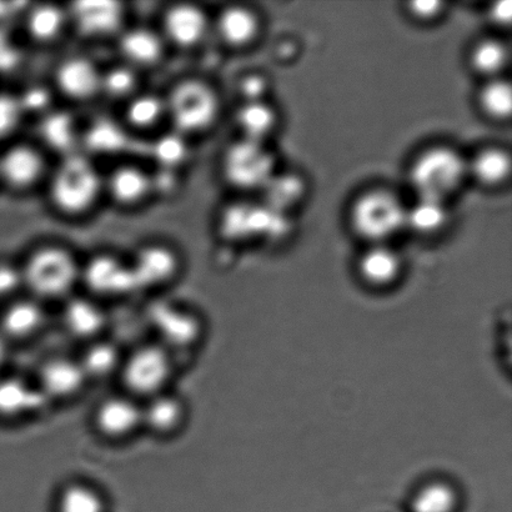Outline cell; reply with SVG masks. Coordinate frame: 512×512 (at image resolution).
Instances as JSON below:
<instances>
[{"instance_id": "cell-1", "label": "cell", "mask_w": 512, "mask_h": 512, "mask_svg": "<svg viewBox=\"0 0 512 512\" xmlns=\"http://www.w3.org/2000/svg\"><path fill=\"white\" fill-rule=\"evenodd\" d=\"M80 268L82 265L68 249L44 245L34 249L20 266L23 288L44 304L47 301L63 303L80 283Z\"/></svg>"}, {"instance_id": "cell-2", "label": "cell", "mask_w": 512, "mask_h": 512, "mask_svg": "<svg viewBox=\"0 0 512 512\" xmlns=\"http://www.w3.org/2000/svg\"><path fill=\"white\" fill-rule=\"evenodd\" d=\"M104 192V179L88 155L75 152L60 159L49 180V202L58 212L88 213Z\"/></svg>"}, {"instance_id": "cell-3", "label": "cell", "mask_w": 512, "mask_h": 512, "mask_svg": "<svg viewBox=\"0 0 512 512\" xmlns=\"http://www.w3.org/2000/svg\"><path fill=\"white\" fill-rule=\"evenodd\" d=\"M177 374V355L155 340L124 353L118 374L124 393L139 401L172 390Z\"/></svg>"}, {"instance_id": "cell-4", "label": "cell", "mask_w": 512, "mask_h": 512, "mask_svg": "<svg viewBox=\"0 0 512 512\" xmlns=\"http://www.w3.org/2000/svg\"><path fill=\"white\" fill-rule=\"evenodd\" d=\"M468 178V158L445 144L421 150L409 167V182L416 197L449 202Z\"/></svg>"}, {"instance_id": "cell-5", "label": "cell", "mask_w": 512, "mask_h": 512, "mask_svg": "<svg viewBox=\"0 0 512 512\" xmlns=\"http://www.w3.org/2000/svg\"><path fill=\"white\" fill-rule=\"evenodd\" d=\"M406 205L386 188H371L358 195L349 209V224L366 245L390 244L406 229Z\"/></svg>"}, {"instance_id": "cell-6", "label": "cell", "mask_w": 512, "mask_h": 512, "mask_svg": "<svg viewBox=\"0 0 512 512\" xmlns=\"http://www.w3.org/2000/svg\"><path fill=\"white\" fill-rule=\"evenodd\" d=\"M165 107L175 132L184 137L212 128L220 113L217 92L200 79H185L175 85L165 98Z\"/></svg>"}, {"instance_id": "cell-7", "label": "cell", "mask_w": 512, "mask_h": 512, "mask_svg": "<svg viewBox=\"0 0 512 512\" xmlns=\"http://www.w3.org/2000/svg\"><path fill=\"white\" fill-rule=\"evenodd\" d=\"M147 320L154 331V340L177 356L198 348L207 330L198 311L167 300L150 304Z\"/></svg>"}, {"instance_id": "cell-8", "label": "cell", "mask_w": 512, "mask_h": 512, "mask_svg": "<svg viewBox=\"0 0 512 512\" xmlns=\"http://www.w3.org/2000/svg\"><path fill=\"white\" fill-rule=\"evenodd\" d=\"M275 159L265 143L239 139L225 150L222 173L240 190L264 189L275 174Z\"/></svg>"}, {"instance_id": "cell-9", "label": "cell", "mask_w": 512, "mask_h": 512, "mask_svg": "<svg viewBox=\"0 0 512 512\" xmlns=\"http://www.w3.org/2000/svg\"><path fill=\"white\" fill-rule=\"evenodd\" d=\"M95 433L109 443H124L143 433L142 401L127 393L104 396L90 419Z\"/></svg>"}, {"instance_id": "cell-10", "label": "cell", "mask_w": 512, "mask_h": 512, "mask_svg": "<svg viewBox=\"0 0 512 512\" xmlns=\"http://www.w3.org/2000/svg\"><path fill=\"white\" fill-rule=\"evenodd\" d=\"M80 283L99 301L128 298L139 293L129 261L112 254H98L80 268Z\"/></svg>"}, {"instance_id": "cell-11", "label": "cell", "mask_w": 512, "mask_h": 512, "mask_svg": "<svg viewBox=\"0 0 512 512\" xmlns=\"http://www.w3.org/2000/svg\"><path fill=\"white\" fill-rule=\"evenodd\" d=\"M355 276L365 290L388 294L404 280L406 265L403 255L390 244H370L355 260Z\"/></svg>"}, {"instance_id": "cell-12", "label": "cell", "mask_w": 512, "mask_h": 512, "mask_svg": "<svg viewBox=\"0 0 512 512\" xmlns=\"http://www.w3.org/2000/svg\"><path fill=\"white\" fill-rule=\"evenodd\" d=\"M34 380L50 404L77 399L89 385L77 356L68 355H54L43 360Z\"/></svg>"}, {"instance_id": "cell-13", "label": "cell", "mask_w": 512, "mask_h": 512, "mask_svg": "<svg viewBox=\"0 0 512 512\" xmlns=\"http://www.w3.org/2000/svg\"><path fill=\"white\" fill-rule=\"evenodd\" d=\"M465 490L446 474H430L415 483L406 499L409 512H461Z\"/></svg>"}, {"instance_id": "cell-14", "label": "cell", "mask_w": 512, "mask_h": 512, "mask_svg": "<svg viewBox=\"0 0 512 512\" xmlns=\"http://www.w3.org/2000/svg\"><path fill=\"white\" fill-rule=\"evenodd\" d=\"M138 290H155L173 283L182 269L177 252L163 244L140 248L129 261Z\"/></svg>"}, {"instance_id": "cell-15", "label": "cell", "mask_w": 512, "mask_h": 512, "mask_svg": "<svg viewBox=\"0 0 512 512\" xmlns=\"http://www.w3.org/2000/svg\"><path fill=\"white\" fill-rule=\"evenodd\" d=\"M143 431L154 438L168 440L178 436L189 420L187 401L175 391L142 401Z\"/></svg>"}, {"instance_id": "cell-16", "label": "cell", "mask_w": 512, "mask_h": 512, "mask_svg": "<svg viewBox=\"0 0 512 512\" xmlns=\"http://www.w3.org/2000/svg\"><path fill=\"white\" fill-rule=\"evenodd\" d=\"M52 405L35 380L0 375V419L24 421L43 414Z\"/></svg>"}, {"instance_id": "cell-17", "label": "cell", "mask_w": 512, "mask_h": 512, "mask_svg": "<svg viewBox=\"0 0 512 512\" xmlns=\"http://www.w3.org/2000/svg\"><path fill=\"white\" fill-rule=\"evenodd\" d=\"M60 321L68 335L83 344L103 338L109 318L102 301L92 296H69L63 301Z\"/></svg>"}, {"instance_id": "cell-18", "label": "cell", "mask_w": 512, "mask_h": 512, "mask_svg": "<svg viewBox=\"0 0 512 512\" xmlns=\"http://www.w3.org/2000/svg\"><path fill=\"white\" fill-rule=\"evenodd\" d=\"M47 163L42 150L28 143H14L0 153V182L24 192L44 177Z\"/></svg>"}, {"instance_id": "cell-19", "label": "cell", "mask_w": 512, "mask_h": 512, "mask_svg": "<svg viewBox=\"0 0 512 512\" xmlns=\"http://www.w3.org/2000/svg\"><path fill=\"white\" fill-rule=\"evenodd\" d=\"M48 313L44 303L32 296L9 300L0 314V334L8 341L35 338L45 329Z\"/></svg>"}, {"instance_id": "cell-20", "label": "cell", "mask_w": 512, "mask_h": 512, "mask_svg": "<svg viewBox=\"0 0 512 512\" xmlns=\"http://www.w3.org/2000/svg\"><path fill=\"white\" fill-rule=\"evenodd\" d=\"M209 27L208 14L195 4H174L163 15L164 37L179 48L189 49L202 43Z\"/></svg>"}, {"instance_id": "cell-21", "label": "cell", "mask_w": 512, "mask_h": 512, "mask_svg": "<svg viewBox=\"0 0 512 512\" xmlns=\"http://www.w3.org/2000/svg\"><path fill=\"white\" fill-rule=\"evenodd\" d=\"M54 79L64 97L85 102L100 93L102 70L88 58L70 57L59 63Z\"/></svg>"}, {"instance_id": "cell-22", "label": "cell", "mask_w": 512, "mask_h": 512, "mask_svg": "<svg viewBox=\"0 0 512 512\" xmlns=\"http://www.w3.org/2000/svg\"><path fill=\"white\" fill-rule=\"evenodd\" d=\"M69 19L88 37H107L122 32L123 5L115 2H82L70 5Z\"/></svg>"}, {"instance_id": "cell-23", "label": "cell", "mask_w": 512, "mask_h": 512, "mask_svg": "<svg viewBox=\"0 0 512 512\" xmlns=\"http://www.w3.org/2000/svg\"><path fill=\"white\" fill-rule=\"evenodd\" d=\"M104 190L114 203L134 207L152 194V180L150 174L138 165L122 164L104 179Z\"/></svg>"}, {"instance_id": "cell-24", "label": "cell", "mask_w": 512, "mask_h": 512, "mask_svg": "<svg viewBox=\"0 0 512 512\" xmlns=\"http://www.w3.org/2000/svg\"><path fill=\"white\" fill-rule=\"evenodd\" d=\"M215 29L224 44L235 49L253 44L259 37L261 20L259 14L245 5H229L219 13Z\"/></svg>"}, {"instance_id": "cell-25", "label": "cell", "mask_w": 512, "mask_h": 512, "mask_svg": "<svg viewBox=\"0 0 512 512\" xmlns=\"http://www.w3.org/2000/svg\"><path fill=\"white\" fill-rule=\"evenodd\" d=\"M118 47L125 64L132 68L150 67L162 59L164 39L153 29L135 27L120 32Z\"/></svg>"}, {"instance_id": "cell-26", "label": "cell", "mask_w": 512, "mask_h": 512, "mask_svg": "<svg viewBox=\"0 0 512 512\" xmlns=\"http://www.w3.org/2000/svg\"><path fill=\"white\" fill-rule=\"evenodd\" d=\"M124 353L114 341L103 338L84 344L77 358L90 383L118 378Z\"/></svg>"}, {"instance_id": "cell-27", "label": "cell", "mask_w": 512, "mask_h": 512, "mask_svg": "<svg viewBox=\"0 0 512 512\" xmlns=\"http://www.w3.org/2000/svg\"><path fill=\"white\" fill-rule=\"evenodd\" d=\"M39 135L42 142L62 158L78 152V144L82 143V132H79L72 114L64 110L52 109L45 113L40 119Z\"/></svg>"}, {"instance_id": "cell-28", "label": "cell", "mask_w": 512, "mask_h": 512, "mask_svg": "<svg viewBox=\"0 0 512 512\" xmlns=\"http://www.w3.org/2000/svg\"><path fill=\"white\" fill-rule=\"evenodd\" d=\"M55 512H108L107 495L98 485L82 479H73L57 490Z\"/></svg>"}, {"instance_id": "cell-29", "label": "cell", "mask_w": 512, "mask_h": 512, "mask_svg": "<svg viewBox=\"0 0 512 512\" xmlns=\"http://www.w3.org/2000/svg\"><path fill=\"white\" fill-rule=\"evenodd\" d=\"M469 178L485 188H498L508 182L511 175V157L501 147H486L468 159Z\"/></svg>"}, {"instance_id": "cell-30", "label": "cell", "mask_w": 512, "mask_h": 512, "mask_svg": "<svg viewBox=\"0 0 512 512\" xmlns=\"http://www.w3.org/2000/svg\"><path fill=\"white\" fill-rule=\"evenodd\" d=\"M450 222L449 202L446 200L416 197L406 209V229L420 235H434Z\"/></svg>"}, {"instance_id": "cell-31", "label": "cell", "mask_w": 512, "mask_h": 512, "mask_svg": "<svg viewBox=\"0 0 512 512\" xmlns=\"http://www.w3.org/2000/svg\"><path fill=\"white\" fill-rule=\"evenodd\" d=\"M237 124L243 139L265 143L278 128L279 115L266 100L244 102L237 112Z\"/></svg>"}, {"instance_id": "cell-32", "label": "cell", "mask_w": 512, "mask_h": 512, "mask_svg": "<svg viewBox=\"0 0 512 512\" xmlns=\"http://www.w3.org/2000/svg\"><path fill=\"white\" fill-rule=\"evenodd\" d=\"M68 12L54 4H39L29 10L25 27L29 37L37 43H52L63 33L68 23Z\"/></svg>"}, {"instance_id": "cell-33", "label": "cell", "mask_w": 512, "mask_h": 512, "mask_svg": "<svg viewBox=\"0 0 512 512\" xmlns=\"http://www.w3.org/2000/svg\"><path fill=\"white\" fill-rule=\"evenodd\" d=\"M469 63L475 73L488 80L500 78L510 63L509 45L495 38L480 40L470 50Z\"/></svg>"}, {"instance_id": "cell-34", "label": "cell", "mask_w": 512, "mask_h": 512, "mask_svg": "<svg viewBox=\"0 0 512 512\" xmlns=\"http://www.w3.org/2000/svg\"><path fill=\"white\" fill-rule=\"evenodd\" d=\"M265 220H268L263 210L250 207L248 204L233 205L219 220L220 232L230 239L247 238L260 232Z\"/></svg>"}, {"instance_id": "cell-35", "label": "cell", "mask_w": 512, "mask_h": 512, "mask_svg": "<svg viewBox=\"0 0 512 512\" xmlns=\"http://www.w3.org/2000/svg\"><path fill=\"white\" fill-rule=\"evenodd\" d=\"M124 115L134 129H153L167 117L165 98L152 93L135 94L127 100Z\"/></svg>"}, {"instance_id": "cell-36", "label": "cell", "mask_w": 512, "mask_h": 512, "mask_svg": "<svg viewBox=\"0 0 512 512\" xmlns=\"http://www.w3.org/2000/svg\"><path fill=\"white\" fill-rule=\"evenodd\" d=\"M82 143L89 152L114 154L127 145V133L114 120L98 119L82 134Z\"/></svg>"}, {"instance_id": "cell-37", "label": "cell", "mask_w": 512, "mask_h": 512, "mask_svg": "<svg viewBox=\"0 0 512 512\" xmlns=\"http://www.w3.org/2000/svg\"><path fill=\"white\" fill-rule=\"evenodd\" d=\"M478 105L486 117L505 122L511 117L512 88L510 82L503 78L486 80L478 93Z\"/></svg>"}, {"instance_id": "cell-38", "label": "cell", "mask_w": 512, "mask_h": 512, "mask_svg": "<svg viewBox=\"0 0 512 512\" xmlns=\"http://www.w3.org/2000/svg\"><path fill=\"white\" fill-rule=\"evenodd\" d=\"M152 154L159 168L178 170L189 158L187 140L183 134L173 130L155 140Z\"/></svg>"}, {"instance_id": "cell-39", "label": "cell", "mask_w": 512, "mask_h": 512, "mask_svg": "<svg viewBox=\"0 0 512 512\" xmlns=\"http://www.w3.org/2000/svg\"><path fill=\"white\" fill-rule=\"evenodd\" d=\"M138 77L135 69L128 64L117 65L103 72L100 93L114 100H128L137 94Z\"/></svg>"}, {"instance_id": "cell-40", "label": "cell", "mask_w": 512, "mask_h": 512, "mask_svg": "<svg viewBox=\"0 0 512 512\" xmlns=\"http://www.w3.org/2000/svg\"><path fill=\"white\" fill-rule=\"evenodd\" d=\"M264 192L268 193L270 200V208L276 212H284V210L303 198L304 187L303 180L295 175H278L270 179L265 185Z\"/></svg>"}, {"instance_id": "cell-41", "label": "cell", "mask_w": 512, "mask_h": 512, "mask_svg": "<svg viewBox=\"0 0 512 512\" xmlns=\"http://www.w3.org/2000/svg\"><path fill=\"white\" fill-rule=\"evenodd\" d=\"M24 115L18 94L0 92V140L12 137Z\"/></svg>"}, {"instance_id": "cell-42", "label": "cell", "mask_w": 512, "mask_h": 512, "mask_svg": "<svg viewBox=\"0 0 512 512\" xmlns=\"http://www.w3.org/2000/svg\"><path fill=\"white\" fill-rule=\"evenodd\" d=\"M20 104H22L24 114L28 113H48L50 104H52V93L42 85H33L28 89L23 90V93L18 94Z\"/></svg>"}, {"instance_id": "cell-43", "label": "cell", "mask_w": 512, "mask_h": 512, "mask_svg": "<svg viewBox=\"0 0 512 512\" xmlns=\"http://www.w3.org/2000/svg\"><path fill=\"white\" fill-rule=\"evenodd\" d=\"M446 4L438 0H416L406 4V13L418 22L430 23L443 17Z\"/></svg>"}, {"instance_id": "cell-44", "label": "cell", "mask_w": 512, "mask_h": 512, "mask_svg": "<svg viewBox=\"0 0 512 512\" xmlns=\"http://www.w3.org/2000/svg\"><path fill=\"white\" fill-rule=\"evenodd\" d=\"M23 288L20 268L8 263H0V300H12L17 291Z\"/></svg>"}, {"instance_id": "cell-45", "label": "cell", "mask_w": 512, "mask_h": 512, "mask_svg": "<svg viewBox=\"0 0 512 512\" xmlns=\"http://www.w3.org/2000/svg\"><path fill=\"white\" fill-rule=\"evenodd\" d=\"M266 90H268V82L263 75L250 74L240 82V93L243 95L244 102L266 100Z\"/></svg>"}, {"instance_id": "cell-46", "label": "cell", "mask_w": 512, "mask_h": 512, "mask_svg": "<svg viewBox=\"0 0 512 512\" xmlns=\"http://www.w3.org/2000/svg\"><path fill=\"white\" fill-rule=\"evenodd\" d=\"M488 17L490 22L495 24L496 27H509L512 19V3L510 0L491 4L488 9Z\"/></svg>"}, {"instance_id": "cell-47", "label": "cell", "mask_w": 512, "mask_h": 512, "mask_svg": "<svg viewBox=\"0 0 512 512\" xmlns=\"http://www.w3.org/2000/svg\"><path fill=\"white\" fill-rule=\"evenodd\" d=\"M8 344V341L3 338L2 334H0V370H2L5 363H7Z\"/></svg>"}]
</instances>
